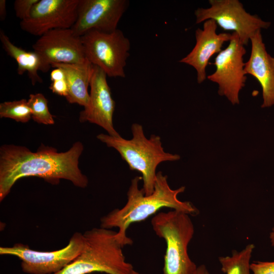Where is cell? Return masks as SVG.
<instances>
[{"label": "cell", "mask_w": 274, "mask_h": 274, "mask_svg": "<svg viewBox=\"0 0 274 274\" xmlns=\"http://www.w3.org/2000/svg\"><path fill=\"white\" fill-rule=\"evenodd\" d=\"M49 89L52 92L65 98L68 96V89L66 79L52 81Z\"/></svg>", "instance_id": "obj_23"}, {"label": "cell", "mask_w": 274, "mask_h": 274, "mask_svg": "<svg viewBox=\"0 0 274 274\" xmlns=\"http://www.w3.org/2000/svg\"><path fill=\"white\" fill-rule=\"evenodd\" d=\"M86 58L109 77H125L130 43L118 29L111 32L90 31L81 37Z\"/></svg>", "instance_id": "obj_6"}, {"label": "cell", "mask_w": 274, "mask_h": 274, "mask_svg": "<svg viewBox=\"0 0 274 274\" xmlns=\"http://www.w3.org/2000/svg\"><path fill=\"white\" fill-rule=\"evenodd\" d=\"M84 246L83 234L75 233L68 245L59 250L40 251L27 245L15 244L11 247L0 248L1 255H13L21 260L22 271L28 274H55L73 261L81 253Z\"/></svg>", "instance_id": "obj_7"}, {"label": "cell", "mask_w": 274, "mask_h": 274, "mask_svg": "<svg viewBox=\"0 0 274 274\" xmlns=\"http://www.w3.org/2000/svg\"><path fill=\"white\" fill-rule=\"evenodd\" d=\"M131 129L132 138L130 140L104 133L99 134L96 138L108 147L116 150L130 170L141 173L142 188L145 194L149 195L154 190L158 165L163 162L178 160L180 156L166 152L159 136L152 134L147 139L141 124L133 123Z\"/></svg>", "instance_id": "obj_3"}, {"label": "cell", "mask_w": 274, "mask_h": 274, "mask_svg": "<svg viewBox=\"0 0 274 274\" xmlns=\"http://www.w3.org/2000/svg\"><path fill=\"white\" fill-rule=\"evenodd\" d=\"M129 4L127 0H79L77 20L71 28L80 37L92 30L113 32Z\"/></svg>", "instance_id": "obj_11"}, {"label": "cell", "mask_w": 274, "mask_h": 274, "mask_svg": "<svg viewBox=\"0 0 274 274\" xmlns=\"http://www.w3.org/2000/svg\"><path fill=\"white\" fill-rule=\"evenodd\" d=\"M141 180L142 177L136 176L131 180L127 193V201L123 207L112 211L100 219L101 227L118 228L116 237L123 247L133 244L132 239L126 235L130 224L147 219L163 208H170L190 216H196L199 213L190 202L178 199V195L185 191V187L172 189L167 182V176L161 172L157 173L154 190L150 195H146L143 188H139Z\"/></svg>", "instance_id": "obj_2"}, {"label": "cell", "mask_w": 274, "mask_h": 274, "mask_svg": "<svg viewBox=\"0 0 274 274\" xmlns=\"http://www.w3.org/2000/svg\"><path fill=\"white\" fill-rule=\"evenodd\" d=\"M269 238L271 246L274 247V227L269 234Z\"/></svg>", "instance_id": "obj_27"}, {"label": "cell", "mask_w": 274, "mask_h": 274, "mask_svg": "<svg viewBox=\"0 0 274 274\" xmlns=\"http://www.w3.org/2000/svg\"><path fill=\"white\" fill-rule=\"evenodd\" d=\"M6 1L0 0V20L4 21L6 17Z\"/></svg>", "instance_id": "obj_25"}, {"label": "cell", "mask_w": 274, "mask_h": 274, "mask_svg": "<svg viewBox=\"0 0 274 274\" xmlns=\"http://www.w3.org/2000/svg\"><path fill=\"white\" fill-rule=\"evenodd\" d=\"M79 0H39L29 16L21 20V29L41 37L55 29L71 28L77 18Z\"/></svg>", "instance_id": "obj_10"}, {"label": "cell", "mask_w": 274, "mask_h": 274, "mask_svg": "<svg viewBox=\"0 0 274 274\" xmlns=\"http://www.w3.org/2000/svg\"><path fill=\"white\" fill-rule=\"evenodd\" d=\"M0 40L5 52L16 61L17 74L22 75L27 72L33 85L37 83H42L43 80L38 72H48L52 67L51 65L35 51H26L15 45L2 29L0 30Z\"/></svg>", "instance_id": "obj_17"}, {"label": "cell", "mask_w": 274, "mask_h": 274, "mask_svg": "<svg viewBox=\"0 0 274 274\" xmlns=\"http://www.w3.org/2000/svg\"><path fill=\"white\" fill-rule=\"evenodd\" d=\"M246 53L245 45L237 34L232 32L227 47L215 58V71L207 76L208 80L218 84L219 94L226 96L232 105L239 103V93L247 79L243 58Z\"/></svg>", "instance_id": "obj_9"}, {"label": "cell", "mask_w": 274, "mask_h": 274, "mask_svg": "<svg viewBox=\"0 0 274 274\" xmlns=\"http://www.w3.org/2000/svg\"><path fill=\"white\" fill-rule=\"evenodd\" d=\"M253 274H274V261H257L250 264Z\"/></svg>", "instance_id": "obj_22"}, {"label": "cell", "mask_w": 274, "mask_h": 274, "mask_svg": "<svg viewBox=\"0 0 274 274\" xmlns=\"http://www.w3.org/2000/svg\"><path fill=\"white\" fill-rule=\"evenodd\" d=\"M84 150L83 144L75 143L64 152L41 145L36 152L15 145H4L0 149V201L10 193L17 181L27 177H38L53 184L60 179L68 180L84 188L88 179L80 169L79 159Z\"/></svg>", "instance_id": "obj_1"}, {"label": "cell", "mask_w": 274, "mask_h": 274, "mask_svg": "<svg viewBox=\"0 0 274 274\" xmlns=\"http://www.w3.org/2000/svg\"><path fill=\"white\" fill-rule=\"evenodd\" d=\"M131 274H145V273H140L138 271H136L135 270H133V271L132 272Z\"/></svg>", "instance_id": "obj_28"}, {"label": "cell", "mask_w": 274, "mask_h": 274, "mask_svg": "<svg viewBox=\"0 0 274 274\" xmlns=\"http://www.w3.org/2000/svg\"><path fill=\"white\" fill-rule=\"evenodd\" d=\"M53 68H61L65 75L68 94L66 97L70 104H77L86 108L89 101L88 87L92 76L94 65L87 59L81 63H54Z\"/></svg>", "instance_id": "obj_16"}, {"label": "cell", "mask_w": 274, "mask_h": 274, "mask_svg": "<svg viewBox=\"0 0 274 274\" xmlns=\"http://www.w3.org/2000/svg\"><path fill=\"white\" fill-rule=\"evenodd\" d=\"M251 50L248 60L245 62L246 75L253 76L260 84L263 102L262 108L274 105V57L266 51L261 30L250 38Z\"/></svg>", "instance_id": "obj_15"}, {"label": "cell", "mask_w": 274, "mask_h": 274, "mask_svg": "<svg viewBox=\"0 0 274 274\" xmlns=\"http://www.w3.org/2000/svg\"><path fill=\"white\" fill-rule=\"evenodd\" d=\"M193 274H210V273L205 265L201 264L197 266Z\"/></svg>", "instance_id": "obj_26"}, {"label": "cell", "mask_w": 274, "mask_h": 274, "mask_svg": "<svg viewBox=\"0 0 274 274\" xmlns=\"http://www.w3.org/2000/svg\"><path fill=\"white\" fill-rule=\"evenodd\" d=\"M117 232L102 227L93 228L83 234L84 246L80 254L55 274H131L133 267L126 261Z\"/></svg>", "instance_id": "obj_4"}, {"label": "cell", "mask_w": 274, "mask_h": 274, "mask_svg": "<svg viewBox=\"0 0 274 274\" xmlns=\"http://www.w3.org/2000/svg\"><path fill=\"white\" fill-rule=\"evenodd\" d=\"M255 246L249 244L241 251L233 250L231 256L219 257L221 270L225 274H251L250 260Z\"/></svg>", "instance_id": "obj_18"}, {"label": "cell", "mask_w": 274, "mask_h": 274, "mask_svg": "<svg viewBox=\"0 0 274 274\" xmlns=\"http://www.w3.org/2000/svg\"><path fill=\"white\" fill-rule=\"evenodd\" d=\"M31 115V110L25 99L0 104L1 118H8L17 122L26 123L30 119Z\"/></svg>", "instance_id": "obj_19"}, {"label": "cell", "mask_w": 274, "mask_h": 274, "mask_svg": "<svg viewBox=\"0 0 274 274\" xmlns=\"http://www.w3.org/2000/svg\"><path fill=\"white\" fill-rule=\"evenodd\" d=\"M27 103L31 110V118L35 121L45 125L54 123L53 116L48 109V100L43 94H30Z\"/></svg>", "instance_id": "obj_20"}, {"label": "cell", "mask_w": 274, "mask_h": 274, "mask_svg": "<svg viewBox=\"0 0 274 274\" xmlns=\"http://www.w3.org/2000/svg\"><path fill=\"white\" fill-rule=\"evenodd\" d=\"M39 0H16L14 8L16 16L21 21L28 18L35 5Z\"/></svg>", "instance_id": "obj_21"}, {"label": "cell", "mask_w": 274, "mask_h": 274, "mask_svg": "<svg viewBox=\"0 0 274 274\" xmlns=\"http://www.w3.org/2000/svg\"><path fill=\"white\" fill-rule=\"evenodd\" d=\"M32 48L51 66L54 63H81L87 60L81 38L72 28L47 32L40 37Z\"/></svg>", "instance_id": "obj_12"}, {"label": "cell", "mask_w": 274, "mask_h": 274, "mask_svg": "<svg viewBox=\"0 0 274 274\" xmlns=\"http://www.w3.org/2000/svg\"><path fill=\"white\" fill-rule=\"evenodd\" d=\"M210 7L199 8L194 14L197 24L214 20L224 30L237 34L242 43L248 45L251 37L262 28H267L270 22L247 12L238 0H209Z\"/></svg>", "instance_id": "obj_8"}, {"label": "cell", "mask_w": 274, "mask_h": 274, "mask_svg": "<svg viewBox=\"0 0 274 274\" xmlns=\"http://www.w3.org/2000/svg\"><path fill=\"white\" fill-rule=\"evenodd\" d=\"M151 223L156 234L165 241L163 274H193L197 266L188 253V246L194 233L190 215L173 210L160 212Z\"/></svg>", "instance_id": "obj_5"}, {"label": "cell", "mask_w": 274, "mask_h": 274, "mask_svg": "<svg viewBox=\"0 0 274 274\" xmlns=\"http://www.w3.org/2000/svg\"><path fill=\"white\" fill-rule=\"evenodd\" d=\"M65 79V75L63 71L59 67H55L50 73L51 82Z\"/></svg>", "instance_id": "obj_24"}, {"label": "cell", "mask_w": 274, "mask_h": 274, "mask_svg": "<svg viewBox=\"0 0 274 274\" xmlns=\"http://www.w3.org/2000/svg\"><path fill=\"white\" fill-rule=\"evenodd\" d=\"M107 77L102 70L94 65L90 83L89 103L80 113L79 121L97 124L105 129L108 134L117 136L120 134L115 129L113 122L115 102L112 97Z\"/></svg>", "instance_id": "obj_13"}, {"label": "cell", "mask_w": 274, "mask_h": 274, "mask_svg": "<svg viewBox=\"0 0 274 274\" xmlns=\"http://www.w3.org/2000/svg\"><path fill=\"white\" fill-rule=\"evenodd\" d=\"M218 25L213 19L203 23V28L195 30L196 44L185 57L179 61L194 67L197 73V81L202 83L207 78L206 67L211 57L222 51L224 43L229 42L232 33H217Z\"/></svg>", "instance_id": "obj_14"}]
</instances>
